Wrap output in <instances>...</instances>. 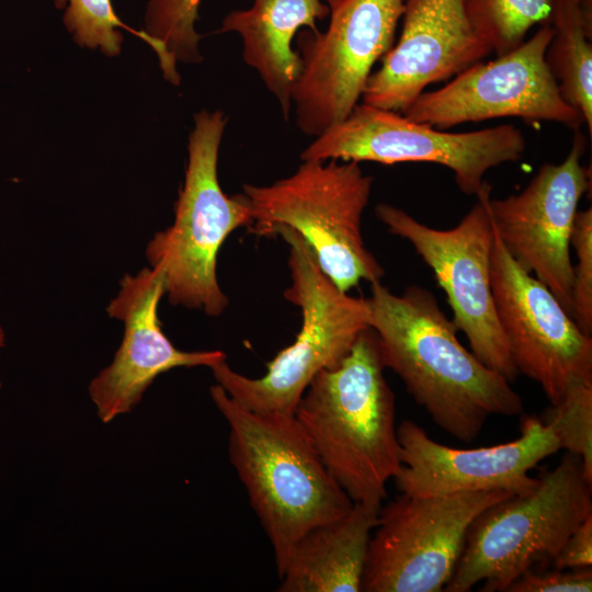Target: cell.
I'll return each mask as SVG.
<instances>
[{
	"mask_svg": "<svg viewBox=\"0 0 592 592\" xmlns=\"http://www.w3.org/2000/svg\"><path fill=\"white\" fill-rule=\"evenodd\" d=\"M592 514V481L579 456L566 453L533 486L499 500L471 522L444 591H505L523 572L551 566L572 532Z\"/></svg>",
	"mask_w": 592,
	"mask_h": 592,
	"instance_id": "cell-4",
	"label": "cell"
},
{
	"mask_svg": "<svg viewBox=\"0 0 592 592\" xmlns=\"http://www.w3.org/2000/svg\"><path fill=\"white\" fill-rule=\"evenodd\" d=\"M341 0H326V3L328 4L329 9H332L335 7Z\"/></svg>",
	"mask_w": 592,
	"mask_h": 592,
	"instance_id": "cell-29",
	"label": "cell"
},
{
	"mask_svg": "<svg viewBox=\"0 0 592 592\" xmlns=\"http://www.w3.org/2000/svg\"><path fill=\"white\" fill-rule=\"evenodd\" d=\"M506 592H590L592 567L540 570L531 569L517 577Z\"/></svg>",
	"mask_w": 592,
	"mask_h": 592,
	"instance_id": "cell-26",
	"label": "cell"
},
{
	"mask_svg": "<svg viewBox=\"0 0 592 592\" xmlns=\"http://www.w3.org/2000/svg\"><path fill=\"white\" fill-rule=\"evenodd\" d=\"M166 295L160 271L145 267L136 275L126 274L106 311L124 322L125 331L113 362L92 379L90 397L102 422L130 412L144 392L162 373L177 367H212L225 361L219 350L182 351L162 331L158 316Z\"/></svg>",
	"mask_w": 592,
	"mask_h": 592,
	"instance_id": "cell-17",
	"label": "cell"
},
{
	"mask_svg": "<svg viewBox=\"0 0 592 592\" xmlns=\"http://www.w3.org/2000/svg\"><path fill=\"white\" fill-rule=\"evenodd\" d=\"M209 394L229 425V458L271 543L280 577L294 544L310 528L343 516L353 501L294 414L252 411L218 384Z\"/></svg>",
	"mask_w": 592,
	"mask_h": 592,
	"instance_id": "cell-3",
	"label": "cell"
},
{
	"mask_svg": "<svg viewBox=\"0 0 592 592\" xmlns=\"http://www.w3.org/2000/svg\"><path fill=\"white\" fill-rule=\"evenodd\" d=\"M372 184L360 162L305 160L294 173L270 185L243 184L251 212L247 228L257 236H273L280 226L292 228L342 292L362 281L380 282L385 271L362 235Z\"/></svg>",
	"mask_w": 592,
	"mask_h": 592,
	"instance_id": "cell-5",
	"label": "cell"
},
{
	"mask_svg": "<svg viewBox=\"0 0 592 592\" xmlns=\"http://www.w3.org/2000/svg\"><path fill=\"white\" fill-rule=\"evenodd\" d=\"M401 468L394 478L398 490L410 496H440L530 488L528 471L558 452V441L539 415L522 418L521 434L511 442L462 449L431 439L411 420L397 426Z\"/></svg>",
	"mask_w": 592,
	"mask_h": 592,
	"instance_id": "cell-15",
	"label": "cell"
},
{
	"mask_svg": "<svg viewBox=\"0 0 592 592\" xmlns=\"http://www.w3.org/2000/svg\"><path fill=\"white\" fill-rule=\"evenodd\" d=\"M227 125L221 111L203 110L189 137L185 180L174 205V221L148 242L146 258L164 278L173 306L201 309L217 317L229 300L217 280V257L227 237L251 224L242 193L228 196L220 187L217 163Z\"/></svg>",
	"mask_w": 592,
	"mask_h": 592,
	"instance_id": "cell-6",
	"label": "cell"
},
{
	"mask_svg": "<svg viewBox=\"0 0 592 592\" xmlns=\"http://www.w3.org/2000/svg\"><path fill=\"white\" fill-rule=\"evenodd\" d=\"M490 185L451 229H435L403 209L382 203L375 214L388 231L406 239L432 270L453 312V322L467 337L471 352L510 383L519 372L501 329L491 287L493 227L488 210Z\"/></svg>",
	"mask_w": 592,
	"mask_h": 592,
	"instance_id": "cell-9",
	"label": "cell"
},
{
	"mask_svg": "<svg viewBox=\"0 0 592 592\" xmlns=\"http://www.w3.org/2000/svg\"><path fill=\"white\" fill-rule=\"evenodd\" d=\"M560 163H544L525 189L488 201L492 226L514 261L540 281L573 318L571 234L591 172L581 163L587 140L574 130Z\"/></svg>",
	"mask_w": 592,
	"mask_h": 592,
	"instance_id": "cell-13",
	"label": "cell"
},
{
	"mask_svg": "<svg viewBox=\"0 0 592 592\" xmlns=\"http://www.w3.org/2000/svg\"><path fill=\"white\" fill-rule=\"evenodd\" d=\"M554 0H465L477 35L502 56L519 47L537 24H548Z\"/></svg>",
	"mask_w": 592,
	"mask_h": 592,
	"instance_id": "cell-22",
	"label": "cell"
},
{
	"mask_svg": "<svg viewBox=\"0 0 592 592\" xmlns=\"http://www.w3.org/2000/svg\"><path fill=\"white\" fill-rule=\"evenodd\" d=\"M372 328L334 368L323 369L294 415L325 467L353 502L382 505L401 468L395 395Z\"/></svg>",
	"mask_w": 592,
	"mask_h": 592,
	"instance_id": "cell-2",
	"label": "cell"
},
{
	"mask_svg": "<svg viewBox=\"0 0 592 592\" xmlns=\"http://www.w3.org/2000/svg\"><path fill=\"white\" fill-rule=\"evenodd\" d=\"M571 246L577 264L573 265L572 301L573 319L588 335L592 334V208L578 210Z\"/></svg>",
	"mask_w": 592,
	"mask_h": 592,
	"instance_id": "cell-25",
	"label": "cell"
},
{
	"mask_svg": "<svg viewBox=\"0 0 592 592\" xmlns=\"http://www.w3.org/2000/svg\"><path fill=\"white\" fill-rule=\"evenodd\" d=\"M371 285L368 326L385 367L437 426L468 443L491 415L522 414V399L511 383L463 346L459 330L430 291L412 285L397 295L380 282Z\"/></svg>",
	"mask_w": 592,
	"mask_h": 592,
	"instance_id": "cell-1",
	"label": "cell"
},
{
	"mask_svg": "<svg viewBox=\"0 0 592 592\" xmlns=\"http://www.w3.org/2000/svg\"><path fill=\"white\" fill-rule=\"evenodd\" d=\"M403 11V0H341L326 31H298L292 104L304 134L319 136L360 103L374 65L395 44Z\"/></svg>",
	"mask_w": 592,
	"mask_h": 592,
	"instance_id": "cell-10",
	"label": "cell"
},
{
	"mask_svg": "<svg viewBox=\"0 0 592 592\" xmlns=\"http://www.w3.org/2000/svg\"><path fill=\"white\" fill-rule=\"evenodd\" d=\"M490 271L497 316L517 372L536 382L551 405L572 384L592 380L591 335L514 261L494 228Z\"/></svg>",
	"mask_w": 592,
	"mask_h": 592,
	"instance_id": "cell-14",
	"label": "cell"
},
{
	"mask_svg": "<svg viewBox=\"0 0 592 592\" xmlns=\"http://www.w3.org/2000/svg\"><path fill=\"white\" fill-rule=\"evenodd\" d=\"M401 19L397 43L366 82L365 104L403 113L426 87L491 53L471 26L465 0H407Z\"/></svg>",
	"mask_w": 592,
	"mask_h": 592,
	"instance_id": "cell-16",
	"label": "cell"
},
{
	"mask_svg": "<svg viewBox=\"0 0 592 592\" xmlns=\"http://www.w3.org/2000/svg\"><path fill=\"white\" fill-rule=\"evenodd\" d=\"M545 59L563 100L592 136V0H554Z\"/></svg>",
	"mask_w": 592,
	"mask_h": 592,
	"instance_id": "cell-20",
	"label": "cell"
},
{
	"mask_svg": "<svg viewBox=\"0 0 592 592\" xmlns=\"http://www.w3.org/2000/svg\"><path fill=\"white\" fill-rule=\"evenodd\" d=\"M201 0H149L144 33L157 54L163 77L179 84L177 62H200L201 35L196 32Z\"/></svg>",
	"mask_w": 592,
	"mask_h": 592,
	"instance_id": "cell-21",
	"label": "cell"
},
{
	"mask_svg": "<svg viewBox=\"0 0 592 592\" xmlns=\"http://www.w3.org/2000/svg\"><path fill=\"white\" fill-rule=\"evenodd\" d=\"M539 418L555 434L560 449L581 458L584 475L592 481V380L572 384Z\"/></svg>",
	"mask_w": 592,
	"mask_h": 592,
	"instance_id": "cell-23",
	"label": "cell"
},
{
	"mask_svg": "<svg viewBox=\"0 0 592 592\" xmlns=\"http://www.w3.org/2000/svg\"><path fill=\"white\" fill-rule=\"evenodd\" d=\"M515 491L401 493L382 506L363 574L364 592H440L451 580L476 516Z\"/></svg>",
	"mask_w": 592,
	"mask_h": 592,
	"instance_id": "cell-11",
	"label": "cell"
},
{
	"mask_svg": "<svg viewBox=\"0 0 592 592\" xmlns=\"http://www.w3.org/2000/svg\"><path fill=\"white\" fill-rule=\"evenodd\" d=\"M382 505L353 502L341 517L307 531L293 546L280 592H360Z\"/></svg>",
	"mask_w": 592,
	"mask_h": 592,
	"instance_id": "cell-19",
	"label": "cell"
},
{
	"mask_svg": "<svg viewBox=\"0 0 592 592\" xmlns=\"http://www.w3.org/2000/svg\"><path fill=\"white\" fill-rule=\"evenodd\" d=\"M550 24L519 47L488 62H476L444 87L421 93L401 113L437 129L500 117L555 122L573 130L581 114L560 94L545 53L553 37Z\"/></svg>",
	"mask_w": 592,
	"mask_h": 592,
	"instance_id": "cell-12",
	"label": "cell"
},
{
	"mask_svg": "<svg viewBox=\"0 0 592 592\" xmlns=\"http://www.w3.org/2000/svg\"><path fill=\"white\" fill-rule=\"evenodd\" d=\"M557 569L592 566V514L567 538L551 563Z\"/></svg>",
	"mask_w": 592,
	"mask_h": 592,
	"instance_id": "cell-27",
	"label": "cell"
},
{
	"mask_svg": "<svg viewBox=\"0 0 592 592\" xmlns=\"http://www.w3.org/2000/svg\"><path fill=\"white\" fill-rule=\"evenodd\" d=\"M273 235H280L289 247L292 284L284 297L300 308L301 328L295 341L267 363L266 373L259 378L234 371L226 360L210 369L216 383L246 408L294 414L316 375L337 367L369 326L365 298L339 289L296 231L280 226Z\"/></svg>",
	"mask_w": 592,
	"mask_h": 592,
	"instance_id": "cell-7",
	"label": "cell"
},
{
	"mask_svg": "<svg viewBox=\"0 0 592 592\" xmlns=\"http://www.w3.org/2000/svg\"><path fill=\"white\" fill-rule=\"evenodd\" d=\"M4 345V332H3V329L2 327L0 326V349ZM0 387H1V383H0Z\"/></svg>",
	"mask_w": 592,
	"mask_h": 592,
	"instance_id": "cell-28",
	"label": "cell"
},
{
	"mask_svg": "<svg viewBox=\"0 0 592 592\" xmlns=\"http://www.w3.org/2000/svg\"><path fill=\"white\" fill-rule=\"evenodd\" d=\"M525 148V138L514 125L448 133L361 102L343 121L315 137L300 159L441 164L454 173L463 193L477 196L489 185L487 171L520 160Z\"/></svg>",
	"mask_w": 592,
	"mask_h": 592,
	"instance_id": "cell-8",
	"label": "cell"
},
{
	"mask_svg": "<svg viewBox=\"0 0 592 592\" xmlns=\"http://www.w3.org/2000/svg\"><path fill=\"white\" fill-rule=\"evenodd\" d=\"M55 5L65 9L64 24L80 46L99 48L106 56L114 57L121 52V27L148 44L143 31H134L118 19L111 0H55Z\"/></svg>",
	"mask_w": 592,
	"mask_h": 592,
	"instance_id": "cell-24",
	"label": "cell"
},
{
	"mask_svg": "<svg viewBox=\"0 0 592 592\" xmlns=\"http://www.w3.org/2000/svg\"><path fill=\"white\" fill-rule=\"evenodd\" d=\"M329 13L321 0H253L249 9L229 12L218 30L241 37L243 61L275 96L285 119L300 70L293 41L301 29L317 30V21Z\"/></svg>",
	"mask_w": 592,
	"mask_h": 592,
	"instance_id": "cell-18",
	"label": "cell"
}]
</instances>
